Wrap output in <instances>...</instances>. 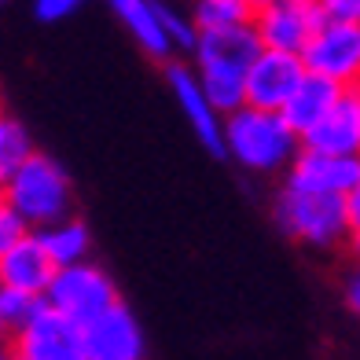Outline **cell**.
Listing matches in <instances>:
<instances>
[{
  "mask_svg": "<svg viewBox=\"0 0 360 360\" xmlns=\"http://www.w3.org/2000/svg\"><path fill=\"white\" fill-rule=\"evenodd\" d=\"M41 302L44 298H37V294H26V290H15V287L0 290V346H8L15 338V331L37 313Z\"/></svg>",
  "mask_w": 360,
  "mask_h": 360,
  "instance_id": "19",
  "label": "cell"
},
{
  "mask_svg": "<svg viewBox=\"0 0 360 360\" xmlns=\"http://www.w3.org/2000/svg\"><path fill=\"white\" fill-rule=\"evenodd\" d=\"M305 147L335 155H360V85H349L338 92L331 110L302 136Z\"/></svg>",
  "mask_w": 360,
  "mask_h": 360,
  "instance_id": "13",
  "label": "cell"
},
{
  "mask_svg": "<svg viewBox=\"0 0 360 360\" xmlns=\"http://www.w3.org/2000/svg\"><path fill=\"white\" fill-rule=\"evenodd\" d=\"M342 298H346V309L360 320V254H353V265L342 280Z\"/></svg>",
  "mask_w": 360,
  "mask_h": 360,
  "instance_id": "24",
  "label": "cell"
},
{
  "mask_svg": "<svg viewBox=\"0 0 360 360\" xmlns=\"http://www.w3.org/2000/svg\"><path fill=\"white\" fill-rule=\"evenodd\" d=\"M166 85L173 92L180 114L188 118L191 133L199 136V143L210 155H224V114L206 96L202 81H199V74H195V67L188 59H169L166 63Z\"/></svg>",
  "mask_w": 360,
  "mask_h": 360,
  "instance_id": "8",
  "label": "cell"
},
{
  "mask_svg": "<svg viewBox=\"0 0 360 360\" xmlns=\"http://www.w3.org/2000/svg\"><path fill=\"white\" fill-rule=\"evenodd\" d=\"M338 92H342L338 81H331V77H323V74H313V70H309V74L302 77V85L294 89V96L287 100V107H283L287 122L305 136L309 129H313V125L323 118V114L331 110V103L338 100Z\"/></svg>",
  "mask_w": 360,
  "mask_h": 360,
  "instance_id": "16",
  "label": "cell"
},
{
  "mask_svg": "<svg viewBox=\"0 0 360 360\" xmlns=\"http://www.w3.org/2000/svg\"><path fill=\"white\" fill-rule=\"evenodd\" d=\"M41 243L48 247V254H52V261L63 269V265H77V261H89L92 254V232L85 221H77L74 214L63 217L56 224L41 228Z\"/></svg>",
  "mask_w": 360,
  "mask_h": 360,
  "instance_id": "17",
  "label": "cell"
},
{
  "mask_svg": "<svg viewBox=\"0 0 360 360\" xmlns=\"http://www.w3.org/2000/svg\"><path fill=\"white\" fill-rule=\"evenodd\" d=\"M302 133L283 110H265L243 103L224 114V158L257 176H283L302 151Z\"/></svg>",
  "mask_w": 360,
  "mask_h": 360,
  "instance_id": "1",
  "label": "cell"
},
{
  "mask_svg": "<svg viewBox=\"0 0 360 360\" xmlns=\"http://www.w3.org/2000/svg\"><path fill=\"white\" fill-rule=\"evenodd\" d=\"M283 184L305 188V191H323V195H346L360 184V155H335V151H316L302 147L298 158L283 173Z\"/></svg>",
  "mask_w": 360,
  "mask_h": 360,
  "instance_id": "12",
  "label": "cell"
},
{
  "mask_svg": "<svg viewBox=\"0 0 360 360\" xmlns=\"http://www.w3.org/2000/svg\"><path fill=\"white\" fill-rule=\"evenodd\" d=\"M85 4H89V0H34V15H37V22L56 26V22L74 19Z\"/></svg>",
  "mask_w": 360,
  "mask_h": 360,
  "instance_id": "22",
  "label": "cell"
},
{
  "mask_svg": "<svg viewBox=\"0 0 360 360\" xmlns=\"http://www.w3.org/2000/svg\"><path fill=\"white\" fill-rule=\"evenodd\" d=\"M0 206H4V191H0Z\"/></svg>",
  "mask_w": 360,
  "mask_h": 360,
  "instance_id": "28",
  "label": "cell"
},
{
  "mask_svg": "<svg viewBox=\"0 0 360 360\" xmlns=\"http://www.w3.org/2000/svg\"><path fill=\"white\" fill-rule=\"evenodd\" d=\"M305 74H309V67H305V59L298 52L261 48L257 59L247 70V103L265 107V110H283Z\"/></svg>",
  "mask_w": 360,
  "mask_h": 360,
  "instance_id": "9",
  "label": "cell"
},
{
  "mask_svg": "<svg viewBox=\"0 0 360 360\" xmlns=\"http://www.w3.org/2000/svg\"><path fill=\"white\" fill-rule=\"evenodd\" d=\"M162 26H166V34H169L173 52L176 56H191L195 41H199V26H195L191 11H176L169 4H162Z\"/></svg>",
  "mask_w": 360,
  "mask_h": 360,
  "instance_id": "21",
  "label": "cell"
},
{
  "mask_svg": "<svg viewBox=\"0 0 360 360\" xmlns=\"http://www.w3.org/2000/svg\"><path fill=\"white\" fill-rule=\"evenodd\" d=\"M272 217L287 239L309 250H335L349 243V214L342 195L283 184L272 199Z\"/></svg>",
  "mask_w": 360,
  "mask_h": 360,
  "instance_id": "3",
  "label": "cell"
},
{
  "mask_svg": "<svg viewBox=\"0 0 360 360\" xmlns=\"http://www.w3.org/2000/svg\"><path fill=\"white\" fill-rule=\"evenodd\" d=\"M110 11L118 15V22L129 30L140 48L151 59H173V44H169V34L162 26V0H107Z\"/></svg>",
  "mask_w": 360,
  "mask_h": 360,
  "instance_id": "15",
  "label": "cell"
},
{
  "mask_svg": "<svg viewBox=\"0 0 360 360\" xmlns=\"http://www.w3.org/2000/svg\"><path fill=\"white\" fill-rule=\"evenodd\" d=\"M56 272H59V265L52 261V254H48V247L41 243V236L34 228L0 257V280H4V287L37 294V298H44V290L52 287Z\"/></svg>",
  "mask_w": 360,
  "mask_h": 360,
  "instance_id": "14",
  "label": "cell"
},
{
  "mask_svg": "<svg viewBox=\"0 0 360 360\" xmlns=\"http://www.w3.org/2000/svg\"><path fill=\"white\" fill-rule=\"evenodd\" d=\"M323 19L327 15L320 0H269V4L254 8V26L261 44L280 48V52H298V56L316 37Z\"/></svg>",
  "mask_w": 360,
  "mask_h": 360,
  "instance_id": "6",
  "label": "cell"
},
{
  "mask_svg": "<svg viewBox=\"0 0 360 360\" xmlns=\"http://www.w3.org/2000/svg\"><path fill=\"white\" fill-rule=\"evenodd\" d=\"M0 191H4V206H11L34 232L74 214V184L67 169L41 151H30L19 166L0 176Z\"/></svg>",
  "mask_w": 360,
  "mask_h": 360,
  "instance_id": "2",
  "label": "cell"
},
{
  "mask_svg": "<svg viewBox=\"0 0 360 360\" xmlns=\"http://www.w3.org/2000/svg\"><path fill=\"white\" fill-rule=\"evenodd\" d=\"M247 8H261V4H269V0H243Z\"/></svg>",
  "mask_w": 360,
  "mask_h": 360,
  "instance_id": "27",
  "label": "cell"
},
{
  "mask_svg": "<svg viewBox=\"0 0 360 360\" xmlns=\"http://www.w3.org/2000/svg\"><path fill=\"white\" fill-rule=\"evenodd\" d=\"M89 360H147L143 327L125 302H114L107 313L85 323Z\"/></svg>",
  "mask_w": 360,
  "mask_h": 360,
  "instance_id": "10",
  "label": "cell"
},
{
  "mask_svg": "<svg viewBox=\"0 0 360 360\" xmlns=\"http://www.w3.org/2000/svg\"><path fill=\"white\" fill-rule=\"evenodd\" d=\"M346 214H349V243L346 247L353 254H360V184L346 195Z\"/></svg>",
  "mask_w": 360,
  "mask_h": 360,
  "instance_id": "25",
  "label": "cell"
},
{
  "mask_svg": "<svg viewBox=\"0 0 360 360\" xmlns=\"http://www.w3.org/2000/svg\"><path fill=\"white\" fill-rule=\"evenodd\" d=\"M320 8L327 19H349L360 22V0H320Z\"/></svg>",
  "mask_w": 360,
  "mask_h": 360,
  "instance_id": "26",
  "label": "cell"
},
{
  "mask_svg": "<svg viewBox=\"0 0 360 360\" xmlns=\"http://www.w3.org/2000/svg\"><path fill=\"white\" fill-rule=\"evenodd\" d=\"M0 290H4V280H0Z\"/></svg>",
  "mask_w": 360,
  "mask_h": 360,
  "instance_id": "29",
  "label": "cell"
},
{
  "mask_svg": "<svg viewBox=\"0 0 360 360\" xmlns=\"http://www.w3.org/2000/svg\"><path fill=\"white\" fill-rule=\"evenodd\" d=\"M30 232V228H26V221L19 217V214H15V210L11 206H0V257H4L11 247H15V243H19L22 236Z\"/></svg>",
  "mask_w": 360,
  "mask_h": 360,
  "instance_id": "23",
  "label": "cell"
},
{
  "mask_svg": "<svg viewBox=\"0 0 360 360\" xmlns=\"http://www.w3.org/2000/svg\"><path fill=\"white\" fill-rule=\"evenodd\" d=\"M191 19L199 30H221V26L250 22L254 8H247L243 0H191Z\"/></svg>",
  "mask_w": 360,
  "mask_h": 360,
  "instance_id": "18",
  "label": "cell"
},
{
  "mask_svg": "<svg viewBox=\"0 0 360 360\" xmlns=\"http://www.w3.org/2000/svg\"><path fill=\"white\" fill-rule=\"evenodd\" d=\"M261 48L265 44L257 37L254 19L236 22V26H221V30H199V41L191 48V67L195 70H239V74H247Z\"/></svg>",
  "mask_w": 360,
  "mask_h": 360,
  "instance_id": "11",
  "label": "cell"
},
{
  "mask_svg": "<svg viewBox=\"0 0 360 360\" xmlns=\"http://www.w3.org/2000/svg\"><path fill=\"white\" fill-rule=\"evenodd\" d=\"M15 360H89L85 353V323L70 320L56 305L41 302L15 338L8 342Z\"/></svg>",
  "mask_w": 360,
  "mask_h": 360,
  "instance_id": "4",
  "label": "cell"
},
{
  "mask_svg": "<svg viewBox=\"0 0 360 360\" xmlns=\"http://www.w3.org/2000/svg\"><path fill=\"white\" fill-rule=\"evenodd\" d=\"M44 302L56 305L59 313H67L77 323H89V320L107 313V309L114 302H122V298H118L114 280L100 265H92V261H77V265H63L56 272L52 287L44 290Z\"/></svg>",
  "mask_w": 360,
  "mask_h": 360,
  "instance_id": "5",
  "label": "cell"
},
{
  "mask_svg": "<svg viewBox=\"0 0 360 360\" xmlns=\"http://www.w3.org/2000/svg\"><path fill=\"white\" fill-rule=\"evenodd\" d=\"M0 4H4V0H0Z\"/></svg>",
  "mask_w": 360,
  "mask_h": 360,
  "instance_id": "30",
  "label": "cell"
},
{
  "mask_svg": "<svg viewBox=\"0 0 360 360\" xmlns=\"http://www.w3.org/2000/svg\"><path fill=\"white\" fill-rule=\"evenodd\" d=\"M30 151H34V140H30V133L11 118L4 107H0V176H4L11 166H19Z\"/></svg>",
  "mask_w": 360,
  "mask_h": 360,
  "instance_id": "20",
  "label": "cell"
},
{
  "mask_svg": "<svg viewBox=\"0 0 360 360\" xmlns=\"http://www.w3.org/2000/svg\"><path fill=\"white\" fill-rule=\"evenodd\" d=\"M305 67L338 81L342 89L360 85V22L349 19H323L316 37L302 52Z\"/></svg>",
  "mask_w": 360,
  "mask_h": 360,
  "instance_id": "7",
  "label": "cell"
}]
</instances>
